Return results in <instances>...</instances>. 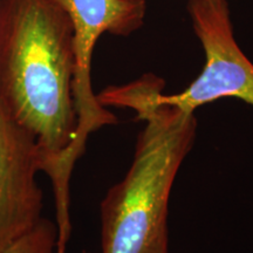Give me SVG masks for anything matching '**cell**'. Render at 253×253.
<instances>
[{
	"mask_svg": "<svg viewBox=\"0 0 253 253\" xmlns=\"http://www.w3.org/2000/svg\"><path fill=\"white\" fill-rule=\"evenodd\" d=\"M68 14L73 26L75 68L73 97L78 129L73 143V162L86 151L90 134L104 126L118 123L114 114L101 106L91 87V59L103 33L128 37L143 26L145 0H56Z\"/></svg>",
	"mask_w": 253,
	"mask_h": 253,
	"instance_id": "277c9868",
	"label": "cell"
},
{
	"mask_svg": "<svg viewBox=\"0 0 253 253\" xmlns=\"http://www.w3.org/2000/svg\"><path fill=\"white\" fill-rule=\"evenodd\" d=\"M56 239V224L42 217L30 232L15 240L2 253H55Z\"/></svg>",
	"mask_w": 253,
	"mask_h": 253,
	"instance_id": "8992f818",
	"label": "cell"
},
{
	"mask_svg": "<svg viewBox=\"0 0 253 253\" xmlns=\"http://www.w3.org/2000/svg\"><path fill=\"white\" fill-rule=\"evenodd\" d=\"M74 68L73 26L56 0H0V107L33 136L52 182L56 253L67 251L72 232Z\"/></svg>",
	"mask_w": 253,
	"mask_h": 253,
	"instance_id": "6da1fadb",
	"label": "cell"
},
{
	"mask_svg": "<svg viewBox=\"0 0 253 253\" xmlns=\"http://www.w3.org/2000/svg\"><path fill=\"white\" fill-rule=\"evenodd\" d=\"M39 171L41 157L36 140L0 107V253L42 218Z\"/></svg>",
	"mask_w": 253,
	"mask_h": 253,
	"instance_id": "5b68a950",
	"label": "cell"
},
{
	"mask_svg": "<svg viewBox=\"0 0 253 253\" xmlns=\"http://www.w3.org/2000/svg\"><path fill=\"white\" fill-rule=\"evenodd\" d=\"M101 103L132 109L136 120L145 122L130 168L101 202V253H170V196L194 147L195 114L109 91Z\"/></svg>",
	"mask_w": 253,
	"mask_h": 253,
	"instance_id": "7a4b0ae2",
	"label": "cell"
},
{
	"mask_svg": "<svg viewBox=\"0 0 253 253\" xmlns=\"http://www.w3.org/2000/svg\"><path fill=\"white\" fill-rule=\"evenodd\" d=\"M188 13L205 53L201 74L184 90L164 94V81L144 74L122 86H109L113 93L151 104H166L195 114L204 104L235 97L253 106V63L235 39L227 0H189Z\"/></svg>",
	"mask_w": 253,
	"mask_h": 253,
	"instance_id": "3957f363",
	"label": "cell"
}]
</instances>
